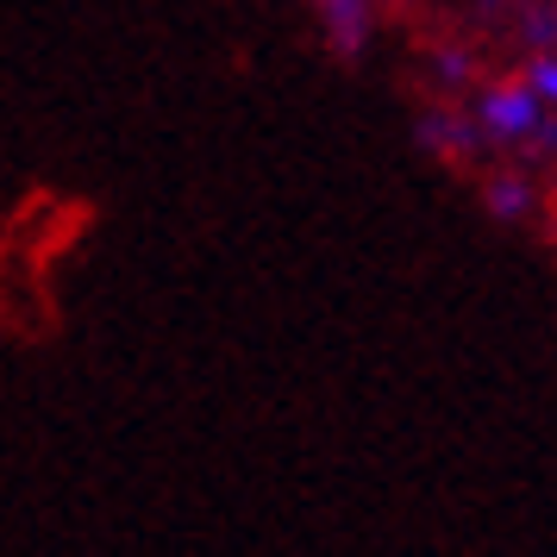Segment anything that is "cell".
Listing matches in <instances>:
<instances>
[{
	"label": "cell",
	"instance_id": "obj_1",
	"mask_svg": "<svg viewBox=\"0 0 557 557\" xmlns=\"http://www.w3.org/2000/svg\"><path fill=\"white\" fill-rule=\"evenodd\" d=\"M532 113H539V107H532L527 88H507V95H495V101H488V126H502V132H527V126H532Z\"/></svg>",
	"mask_w": 557,
	"mask_h": 557
},
{
	"label": "cell",
	"instance_id": "obj_3",
	"mask_svg": "<svg viewBox=\"0 0 557 557\" xmlns=\"http://www.w3.org/2000/svg\"><path fill=\"white\" fill-rule=\"evenodd\" d=\"M539 82H545V88H557V70H545V76H539Z\"/></svg>",
	"mask_w": 557,
	"mask_h": 557
},
{
	"label": "cell",
	"instance_id": "obj_2",
	"mask_svg": "<svg viewBox=\"0 0 557 557\" xmlns=\"http://www.w3.org/2000/svg\"><path fill=\"white\" fill-rule=\"evenodd\" d=\"M326 20H332V32L345 38V51H351V38L363 32V0H326Z\"/></svg>",
	"mask_w": 557,
	"mask_h": 557
}]
</instances>
